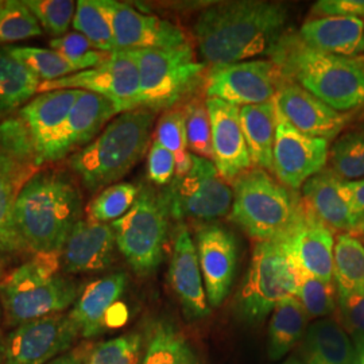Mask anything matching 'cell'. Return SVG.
Here are the masks:
<instances>
[{
	"label": "cell",
	"mask_w": 364,
	"mask_h": 364,
	"mask_svg": "<svg viewBox=\"0 0 364 364\" xmlns=\"http://www.w3.org/2000/svg\"><path fill=\"white\" fill-rule=\"evenodd\" d=\"M353 343L358 352V364H364V335H356Z\"/></svg>",
	"instance_id": "obj_51"
},
{
	"label": "cell",
	"mask_w": 364,
	"mask_h": 364,
	"mask_svg": "<svg viewBox=\"0 0 364 364\" xmlns=\"http://www.w3.org/2000/svg\"><path fill=\"white\" fill-rule=\"evenodd\" d=\"M287 7L278 1L239 0L204 9L193 23L198 52L213 66L269 54L287 33Z\"/></svg>",
	"instance_id": "obj_1"
},
{
	"label": "cell",
	"mask_w": 364,
	"mask_h": 364,
	"mask_svg": "<svg viewBox=\"0 0 364 364\" xmlns=\"http://www.w3.org/2000/svg\"><path fill=\"white\" fill-rule=\"evenodd\" d=\"M176 158V177H183L192 168V154L188 149L185 115L181 109L169 111L158 120L156 139Z\"/></svg>",
	"instance_id": "obj_36"
},
{
	"label": "cell",
	"mask_w": 364,
	"mask_h": 364,
	"mask_svg": "<svg viewBox=\"0 0 364 364\" xmlns=\"http://www.w3.org/2000/svg\"><path fill=\"white\" fill-rule=\"evenodd\" d=\"M42 36L34 14L19 0H0V45Z\"/></svg>",
	"instance_id": "obj_39"
},
{
	"label": "cell",
	"mask_w": 364,
	"mask_h": 364,
	"mask_svg": "<svg viewBox=\"0 0 364 364\" xmlns=\"http://www.w3.org/2000/svg\"><path fill=\"white\" fill-rule=\"evenodd\" d=\"M328 156V141L304 135L277 112L273 173L278 181L296 192L326 169Z\"/></svg>",
	"instance_id": "obj_14"
},
{
	"label": "cell",
	"mask_w": 364,
	"mask_h": 364,
	"mask_svg": "<svg viewBox=\"0 0 364 364\" xmlns=\"http://www.w3.org/2000/svg\"><path fill=\"white\" fill-rule=\"evenodd\" d=\"M100 1L112 26L117 52L174 49L188 45L185 33L166 19L144 15L126 3Z\"/></svg>",
	"instance_id": "obj_15"
},
{
	"label": "cell",
	"mask_w": 364,
	"mask_h": 364,
	"mask_svg": "<svg viewBox=\"0 0 364 364\" xmlns=\"http://www.w3.org/2000/svg\"><path fill=\"white\" fill-rule=\"evenodd\" d=\"M80 335L69 313L15 326L0 346L3 364H48L69 351Z\"/></svg>",
	"instance_id": "obj_11"
},
{
	"label": "cell",
	"mask_w": 364,
	"mask_h": 364,
	"mask_svg": "<svg viewBox=\"0 0 364 364\" xmlns=\"http://www.w3.org/2000/svg\"><path fill=\"white\" fill-rule=\"evenodd\" d=\"M277 112L304 135L331 141L346 129L350 117L331 108L296 82L282 84L274 99Z\"/></svg>",
	"instance_id": "obj_19"
},
{
	"label": "cell",
	"mask_w": 364,
	"mask_h": 364,
	"mask_svg": "<svg viewBox=\"0 0 364 364\" xmlns=\"http://www.w3.org/2000/svg\"><path fill=\"white\" fill-rule=\"evenodd\" d=\"M139 195V186L130 182H117L97 196L88 207V218L107 223L123 218L135 204Z\"/></svg>",
	"instance_id": "obj_38"
},
{
	"label": "cell",
	"mask_w": 364,
	"mask_h": 364,
	"mask_svg": "<svg viewBox=\"0 0 364 364\" xmlns=\"http://www.w3.org/2000/svg\"><path fill=\"white\" fill-rule=\"evenodd\" d=\"M0 151L22 165L38 166L33 134L21 117H10L0 123Z\"/></svg>",
	"instance_id": "obj_41"
},
{
	"label": "cell",
	"mask_w": 364,
	"mask_h": 364,
	"mask_svg": "<svg viewBox=\"0 0 364 364\" xmlns=\"http://www.w3.org/2000/svg\"><path fill=\"white\" fill-rule=\"evenodd\" d=\"M127 287V275L114 273L96 279L81 291L69 312L82 338H96L112 321V312Z\"/></svg>",
	"instance_id": "obj_23"
},
{
	"label": "cell",
	"mask_w": 364,
	"mask_h": 364,
	"mask_svg": "<svg viewBox=\"0 0 364 364\" xmlns=\"http://www.w3.org/2000/svg\"><path fill=\"white\" fill-rule=\"evenodd\" d=\"M185 115L188 149L197 156L213 162L212 127L205 102L192 100L182 109Z\"/></svg>",
	"instance_id": "obj_42"
},
{
	"label": "cell",
	"mask_w": 364,
	"mask_h": 364,
	"mask_svg": "<svg viewBox=\"0 0 364 364\" xmlns=\"http://www.w3.org/2000/svg\"><path fill=\"white\" fill-rule=\"evenodd\" d=\"M305 45L318 52L355 57L364 52V19L318 16L308 19L299 31Z\"/></svg>",
	"instance_id": "obj_24"
},
{
	"label": "cell",
	"mask_w": 364,
	"mask_h": 364,
	"mask_svg": "<svg viewBox=\"0 0 364 364\" xmlns=\"http://www.w3.org/2000/svg\"><path fill=\"white\" fill-rule=\"evenodd\" d=\"M281 364H304L299 359H297V358H289L287 360H285L284 363Z\"/></svg>",
	"instance_id": "obj_52"
},
{
	"label": "cell",
	"mask_w": 364,
	"mask_h": 364,
	"mask_svg": "<svg viewBox=\"0 0 364 364\" xmlns=\"http://www.w3.org/2000/svg\"><path fill=\"white\" fill-rule=\"evenodd\" d=\"M139 70L138 108L169 109L195 93L207 80L205 64L196 60L191 45L174 49L130 52Z\"/></svg>",
	"instance_id": "obj_7"
},
{
	"label": "cell",
	"mask_w": 364,
	"mask_h": 364,
	"mask_svg": "<svg viewBox=\"0 0 364 364\" xmlns=\"http://www.w3.org/2000/svg\"><path fill=\"white\" fill-rule=\"evenodd\" d=\"M142 341L139 333H129L100 343L92 351L88 364H139Z\"/></svg>",
	"instance_id": "obj_45"
},
{
	"label": "cell",
	"mask_w": 364,
	"mask_h": 364,
	"mask_svg": "<svg viewBox=\"0 0 364 364\" xmlns=\"http://www.w3.org/2000/svg\"><path fill=\"white\" fill-rule=\"evenodd\" d=\"M340 182L341 180L332 170H321L302 185V203L313 218L332 232L353 235L355 225L351 212L338 192Z\"/></svg>",
	"instance_id": "obj_25"
},
{
	"label": "cell",
	"mask_w": 364,
	"mask_h": 364,
	"mask_svg": "<svg viewBox=\"0 0 364 364\" xmlns=\"http://www.w3.org/2000/svg\"><path fill=\"white\" fill-rule=\"evenodd\" d=\"M80 218L81 195L61 174L30 177L16 198V228L27 247L37 254H60Z\"/></svg>",
	"instance_id": "obj_3"
},
{
	"label": "cell",
	"mask_w": 364,
	"mask_h": 364,
	"mask_svg": "<svg viewBox=\"0 0 364 364\" xmlns=\"http://www.w3.org/2000/svg\"><path fill=\"white\" fill-rule=\"evenodd\" d=\"M3 281V263H1V260H0V282Z\"/></svg>",
	"instance_id": "obj_53"
},
{
	"label": "cell",
	"mask_w": 364,
	"mask_h": 364,
	"mask_svg": "<svg viewBox=\"0 0 364 364\" xmlns=\"http://www.w3.org/2000/svg\"><path fill=\"white\" fill-rule=\"evenodd\" d=\"M363 234H364V232H363Z\"/></svg>",
	"instance_id": "obj_55"
},
{
	"label": "cell",
	"mask_w": 364,
	"mask_h": 364,
	"mask_svg": "<svg viewBox=\"0 0 364 364\" xmlns=\"http://www.w3.org/2000/svg\"><path fill=\"white\" fill-rule=\"evenodd\" d=\"M299 358L304 364H358L355 343L335 318H320L306 329Z\"/></svg>",
	"instance_id": "obj_26"
},
{
	"label": "cell",
	"mask_w": 364,
	"mask_h": 364,
	"mask_svg": "<svg viewBox=\"0 0 364 364\" xmlns=\"http://www.w3.org/2000/svg\"><path fill=\"white\" fill-rule=\"evenodd\" d=\"M1 314H3V308H1V302H0V321H1Z\"/></svg>",
	"instance_id": "obj_54"
},
{
	"label": "cell",
	"mask_w": 364,
	"mask_h": 364,
	"mask_svg": "<svg viewBox=\"0 0 364 364\" xmlns=\"http://www.w3.org/2000/svg\"><path fill=\"white\" fill-rule=\"evenodd\" d=\"M147 177L158 186L170 185L176 177V158L156 141L147 156Z\"/></svg>",
	"instance_id": "obj_47"
},
{
	"label": "cell",
	"mask_w": 364,
	"mask_h": 364,
	"mask_svg": "<svg viewBox=\"0 0 364 364\" xmlns=\"http://www.w3.org/2000/svg\"><path fill=\"white\" fill-rule=\"evenodd\" d=\"M156 112L138 108L120 114L87 147L70 158V168L91 192L123 178L144 156Z\"/></svg>",
	"instance_id": "obj_4"
},
{
	"label": "cell",
	"mask_w": 364,
	"mask_h": 364,
	"mask_svg": "<svg viewBox=\"0 0 364 364\" xmlns=\"http://www.w3.org/2000/svg\"><path fill=\"white\" fill-rule=\"evenodd\" d=\"M58 254H37L0 282V302L7 324L18 326L63 313L77 301V282L58 273Z\"/></svg>",
	"instance_id": "obj_6"
},
{
	"label": "cell",
	"mask_w": 364,
	"mask_h": 364,
	"mask_svg": "<svg viewBox=\"0 0 364 364\" xmlns=\"http://www.w3.org/2000/svg\"><path fill=\"white\" fill-rule=\"evenodd\" d=\"M331 168L341 181L364 178V130L348 131L338 136L329 150Z\"/></svg>",
	"instance_id": "obj_35"
},
{
	"label": "cell",
	"mask_w": 364,
	"mask_h": 364,
	"mask_svg": "<svg viewBox=\"0 0 364 364\" xmlns=\"http://www.w3.org/2000/svg\"><path fill=\"white\" fill-rule=\"evenodd\" d=\"M205 105L212 127L213 164L225 181L234 182L252 166L240 124L239 107L215 97H208Z\"/></svg>",
	"instance_id": "obj_20"
},
{
	"label": "cell",
	"mask_w": 364,
	"mask_h": 364,
	"mask_svg": "<svg viewBox=\"0 0 364 364\" xmlns=\"http://www.w3.org/2000/svg\"><path fill=\"white\" fill-rule=\"evenodd\" d=\"M4 49L23 63L42 82L78 73L77 69L63 54L53 49L30 46H6Z\"/></svg>",
	"instance_id": "obj_37"
},
{
	"label": "cell",
	"mask_w": 364,
	"mask_h": 364,
	"mask_svg": "<svg viewBox=\"0 0 364 364\" xmlns=\"http://www.w3.org/2000/svg\"><path fill=\"white\" fill-rule=\"evenodd\" d=\"M139 364H197V358L177 326L158 320L150 326Z\"/></svg>",
	"instance_id": "obj_31"
},
{
	"label": "cell",
	"mask_w": 364,
	"mask_h": 364,
	"mask_svg": "<svg viewBox=\"0 0 364 364\" xmlns=\"http://www.w3.org/2000/svg\"><path fill=\"white\" fill-rule=\"evenodd\" d=\"M284 82L273 61L252 60L213 66L205 80V93L207 99H220L240 108L274 102Z\"/></svg>",
	"instance_id": "obj_13"
},
{
	"label": "cell",
	"mask_w": 364,
	"mask_h": 364,
	"mask_svg": "<svg viewBox=\"0 0 364 364\" xmlns=\"http://www.w3.org/2000/svg\"><path fill=\"white\" fill-rule=\"evenodd\" d=\"M117 246L111 224L87 218L78 221L61 250V266L68 274L102 272L114 262Z\"/></svg>",
	"instance_id": "obj_21"
},
{
	"label": "cell",
	"mask_w": 364,
	"mask_h": 364,
	"mask_svg": "<svg viewBox=\"0 0 364 364\" xmlns=\"http://www.w3.org/2000/svg\"><path fill=\"white\" fill-rule=\"evenodd\" d=\"M169 209L162 192L139 186L132 208L111 223L117 246L131 269L139 275L154 273L164 259L169 232Z\"/></svg>",
	"instance_id": "obj_9"
},
{
	"label": "cell",
	"mask_w": 364,
	"mask_h": 364,
	"mask_svg": "<svg viewBox=\"0 0 364 364\" xmlns=\"http://www.w3.org/2000/svg\"><path fill=\"white\" fill-rule=\"evenodd\" d=\"M196 250L209 306L218 308L228 297L234 284L236 237L220 224H201L196 231Z\"/></svg>",
	"instance_id": "obj_17"
},
{
	"label": "cell",
	"mask_w": 364,
	"mask_h": 364,
	"mask_svg": "<svg viewBox=\"0 0 364 364\" xmlns=\"http://www.w3.org/2000/svg\"><path fill=\"white\" fill-rule=\"evenodd\" d=\"M270 60L287 81L296 82L338 112L364 105V58L318 52L287 31Z\"/></svg>",
	"instance_id": "obj_2"
},
{
	"label": "cell",
	"mask_w": 364,
	"mask_h": 364,
	"mask_svg": "<svg viewBox=\"0 0 364 364\" xmlns=\"http://www.w3.org/2000/svg\"><path fill=\"white\" fill-rule=\"evenodd\" d=\"M41 27L52 36H61L73 23L77 1L73 0H23Z\"/></svg>",
	"instance_id": "obj_44"
},
{
	"label": "cell",
	"mask_w": 364,
	"mask_h": 364,
	"mask_svg": "<svg viewBox=\"0 0 364 364\" xmlns=\"http://www.w3.org/2000/svg\"><path fill=\"white\" fill-rule=\"evenodd\" d=\"M170 218L182 220L212 221L231 212L234 192L221 177L215 164L192 154V168L183 177H174L162 192Z\"/></svg>",
	"instance_id": "obj_10"
},
{
	"label": "cell",
	"mask_w": 364,
	"mask_h": 364,
	"mask_svg": "<svg viewBox=\"0 0 364 364\" xmlns=\"http://www.w3.org/2000/svg\"><path fill=\"white\" fill-rule=\"evenodd\" d=\"M168 278L189 321H198L209 316L210 309L195 240L183 223H178L174 230Z\"/></svg>",
	"instance_id": "obj_18"
},
{
	"label": "cell",
	"mask_w": 364,
	"mask_h": 364,
	"mask_svg": "<svg viewBox=\"0 0 364 364\" xmlns=\"http://www.w3.org/2000/svg\"><path fill=\"white\" fill-rule=\"evenodd\" d=\"M139 87V70L132 54L115 52L102 65L54 81L41 82L38 92L78 90L99 93L117 105L119 114H123L138 109Z\"/></svg>",
	"instance_id": "obj_12"
},
{
	"label": "cell",
	"mask_w": 364,
	"mask_h": 364,
	"mask_svg": "<svg viewBox=\"0 0 364 364\" xmlns=\"http://www.w3.org/2000/svg\"><path fill=\"white\" fill-rule=\"evenodd\" d=\"M72 25L96 50L117 52L112 26L100 0H78Z\"/></svg>",
	"instance_id": "obj_34"
},
{
	"label": "cell",
	"mask_w": 364,
	"mask_h": 364,
	"mask_svg": "<svg viewBox=\"0 0 364 364\" xmlns=\"http://www.w3.org/2000/svg\"><path fill=\"white\" fill-rule=\"evenodd\" d=\"M299 266L281 242H258L236 299L239 317L247 323L263 321L278 302L296 297Z\"/></svg>",
	"instance_id": "obj_8"
},
{
	"label": "cell",
	"mask_w": 364,
	"mask_h": 364,
	"mask_svg": "<svg viewBox=\"0 0 364 364\" xmlns=\"http://www.w3.org/2000/svg\"><path fill=\"white\" fill-rule=\"evenodd\" d=\"M41 82L23 63L0 48V114L26 103L38 92Z\"/></svg>",
	"instance_id": "obj_32"
},
{
	"label": "cell",
	"mask_w": 364,
	"mask_h": 364,
	"mask_svg": "<svg viewBox=\"0 0 364 364\" xmlns=\"http://www.w3.org/2000/svg\"><path fill=\"white\" fill-rule=\"evenodd\" d=\"M230 219L258 242L285 239L299 224L305 207L294 191L267 170L250 169L232 182Z\"/></svg>",
	"instance_id": "obj_5"
},
{
	"label": "cell",
	"mask_w": 364,
	"mask_h": 364,
	"mask_svg": "<svg viewBox=\"0 0 364 364\" xmlns=\"http://www.w3.org/2000/svg\"><path fill=\"white\" fill-rule=\"evenodd\" d=\"M338 304L344 326L356 335H364V291L338 289Z\"/></svg>",
	"instance_id": "obj_46"
},
{
	"label": "cell",
	"mask_w": 364,
	"mask_h": 364,
	"mask_svg": "<svg viewBox=\"0 0 364 364\" xmlns=\"http://www.w3.org/2000/svg\"><path fill=\"white\" fill-rule=\"evenodd\" d=\"M78 95V90L45 92L21 108L19 117L25 120L36 142L38 166L66 156V120Z\"/></svg>",
	"instance_id": "obj_16"
},
{
	"label": "cell",
	"mask_w": 364,
	"mask_h": 364,
	"mask_svg": "<svg viewBox=\"0 0 364 364\" xmlns=\"http://www.w3.org/2000/svg\"><path fill=\"white\" fill-rule=\"evenodd\" d=\"M296 299L311 318H326L336 309L338 287L336 284L318 279L301 269Z\"/></svg>",
	"instance_id": "obj_40"
},
{
	"label": "cell",
	"mask_w": 364,
	"mask_h": 364,
	"mask_svg": "<svg viewBox=\"0 0 364 364\" xmlns=\"http://www.w3.org/2000/svg\"><path fill=\"white\" fill-rule=\"evenodd\" d=\"M119 114L117 105L99 93L80 91L65 124L66 156L77 146L88 144L105 123Z\"/></svg>",
	"instance_id": "obj_28"
},
{
	"label": "cell",
	"mask_w": 364,
	"mask_h": 364,
	"mask_svg": "<svg viewBox=\"0 0 364 364\" xmlns=\"http://www.w3.org/2000/svg\"><path fill=\"white\" fill-rule=\"evenodd\" d=\"M318 16H350L364 18V0H321L313 7Z\"/></svg>",
	"instance_id": "obj_49"
},
{
	"label": "cell",
	"mask_w": 364,
	"mask_h": 364,
	"mask_svg": "<svg viewBox=\"0 0 364 364\" xmlns=\"http://www.w3.org/2000/svg\"><path fill=\"white\" fill-rule=\"evenodd\" d=\"M338 192L348 205L352 220L355 225V234L364 232V178L356 181H341Z\"/></svg>",
	"instance_id": "obj_48"
},
{
	"label": "cell",
	"mask_w": 364,
	"mask_h": 364,
	"mask_svg": "<svg viewBox=\"0 0 364 364\" xmlns=\"http://www.w3.org/2000/svg\"><path fill=\"white\" fill-rule=\"evenodd\" d=\"M309 316L296 297H289L277 304L269 326L267 352L272 360L282 359L302 340Z\"/></svg>",
	"instance_id": "obj_30"
},
{
	"label": "cell",
	"mask_w": 364,
	"mask_h": 364,
	"mask_svg": "<svg viewBox=\"0 0 364 364\" xmlns=\"http://www.w3.org/2000/svg\"><path fill=\"white\" fill-rule=\"evenodd\" d=\"M333 278L338 289L364 291V245L353 235L340 234L336 237Z\"/></svg>",
	"instance_id": "obj_33"
},
{
	"label": "cell",
	"mask_w": 364,
	"mask_h": 364,
	"mask_svg": "<svg viewBox=\"0 0 364 364\" xmlns=\"http://www.w3.org/2000/svg\"><path fill=\"white\" fill-rule=\"evenodd\" d=\"M25 168L0 151V255H10L27 248L15 223V204L26 177Z\"/></svg>",
	"instance_id": "obj_27"
},
{
	"label": "cell",
	"mask_w": 364,
	"mask_h": 364,
	"mask_svg": "<svg viewBox=\"0 0 364 364\" xmlns=\"http://www.w3.org/2000/svg\"><path fill=\"white\" fill-rule=\"evenodd\" d=\"M305 207V205H304ZM299 267L313 277L333 282V232L313 218L309 210L285 239L278 240Z\"/></svg>",
	"instance_id": "obj_22"
},
{
	"label": "cell",
	"mask_w": 364,
	"mask_h": 364,
	"mask_svg": "<svg viewBox=\"0 0 364 364\" xmlns=\"http://www.w3.org/2000/svg\"><path fill=\"white\" fill-rule=\"evenodd\" d=\"M243 135L252 165L273 171L277 109L274 102L239 108Z\"/></svg>",
	"instance_id": "obj_29"
},
{
	"label": "cell",
	"mask_w": 364,
	"mask_h": 364,
	"mask_svg": "<svg viewBox=\"0 0 364 364\" xmlns=\"http://www.w3.org/2000/svg\"><path fill=\"white\" fill-rule=\"evenodd\" d=\"M82 362H84V353L82 352L68 351L48 364H82Z\"/></svg>",
	"instance_id": "obj_50"
},
{
	"label": "cell",
	"mask_w": 364,
	"mask_h": 364,
	"mask_svg": "<svg viewBox=\"0 0 364 364\" xmlns=\"http://www.w3.org/2000/svg\"><path fill=\"white\" fill-rule=\"evenodd\" d=\"M53 50L63 54L78 72L102 65L112 53L100 52L92 46L91 42L80 33H70L50 41Z\"/></svg>",
	"instance_id": "obj_43"
}]
</instances>
